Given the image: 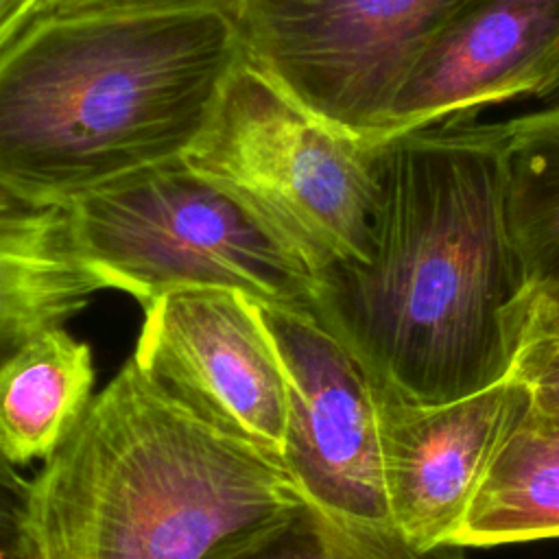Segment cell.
<instances>
[{"label": "cell", "mask_w": 559, "mask_h": 559, "mask_svg": "<svg viewBox=\"0 0 559 559\" xmlns=\"http://www.w3.org/2000/svg\"><path fill=\"white\" fill-rule=\"evenodd\" d=\"M304 504L277 456L129 356L31 478L24 533L28 559H236Z\"/></svg>", "instance_id": "obj_3"}, {"label": "cell", "mask_w": 559, "mask_h": 559, "mask_svg": "<svg viewBox=\"0 0 559 559\" xmlns=\"http://www.w3.org/2000/svg\"><path fill=\"white\" fill-rule=\"evenodd\" d=\"M238 2L240 0H55L48 13H107L159 9H225L234 13Z\"/></svg>", "instance_id": "obj_18"}, {"label": "cell", "mask_w": 559, "mask_h": 559, "mask_svg": "<svg viewBox=\"0 0 559 559\" xmlns=\"http://www.w3.org/2000/svg\"><path fill=\"white\" fill-rule=\"evenodd\" d=\"M369 247L319 273L310 312L371 384L445 404L511 373V306L526 286L500 144L472 129L380 142Z\"/></svg>", "instance_id": "obj_1"}, {"label": "cell", "mask_w": 559, "mask_h": 559, "mask_svg": "<svg viewBox=\"0 0 559 559\" xmlns=\"http://www.w3.org/2000/svg\"><path fill=\"white\" fill-rule=\"evenodd\" d=\"M476 0H240L242 59L317 118L384 140L421 48Z\"/></svg>", "instance_id": "obj_6"}, {"label": "cell", "mask_w": 559, "mask_h": 559, "mask_svg": "<svg viewBox=\"0 0 559 559\" xmlns=\"http://www.w3.org/2000/svg\"><path fill=\"white\" fill-rule=\"evenodd\" d=\"M511 378L528 386L533 408L559 415V284L528 282L511 306Z\"/></svg>", "instance_id": "obj_16"}, {"label": "cell", "mask_w": 559, "mask_h": 559, "mask_svg": "<svg viewBox=\"0 0 559 559\" xmlns=\"http://www.w3.org/2000/svg\"><path fill=\"white\" fill-rule=\"evenodd\" d=\"M371 386L395 531L419 548L454 544L498 448L533 404L528 386L509 376L445 404Z\"/></svg>", "instance_id": "obj_9"}, {"label": "cell", "mask_w": 559, "mask_h": 559, "mask_svg": "<svg viewBox=\"0 0 559 559\" xmlns=\"http://www.w3.org/2000/svg\"><path fill=\"white\" fill-rule=\"evenodd\" d=\"M68 210L87 269L142 308L175 290H229L310 310L314 273L186 162L100 188Z\"/></svg>", "instance_id": "obj_5"}, {"label": "cell", "mask_w": 559, "mask_h": 559, "mask_svg": "<svg viewBox=\"0 0 559 559\" xmlns=\"http://www.w3.org/2000/svg\"><path fill=\"white\" fill-rule=\"evenodd\" d=\"M240 59L225 9L41 15L0 52V186L70 207L183 162Z\"/></svg>", "instance_id": "obj_2"}, {"label": "cell", "mask_w": 559, "mask_h": 559, "mask_svg": "<svg viewBox=\"0 0 559 559\" xmlns=\"http://www.w3.org/2000/svg\"><path fill=\"white\" fill-rule=\"evenodd\" d=\"M445 129H472L498 140L507 225L526 284H559V109L491 127Z\"/></svg>", "instance_id": "obj_14"}, {"label": "cell", "mask_w": 559, "mask_h": 559, "mask_svg": "<svg viewBox=\"0 0 559 559\" xmlns=\"http://www.w3.org/2000/svg\"><path fill=\"white\" fill-rule=\"evenodd\" d=\"M0 559H11L9 555H4V552H0Z\"/></svg>", "instance_id": "obj_20"}, {"label": "cell", "mask_w": 559, "mask_h": 559, "mask_svg": "<svg viewBox=\"0 0 559 559\" xmlns=\"http://www.w3.org/2000/svg\"><path fill=\"white\" fill-rule=\"evenodd\" d=\"M31 480L0 456V552L11 559H28L26 509Z\"/></svg>", "instance_id": "obj_17"}, {"label": "cell", "mask_w": 559, "mask_h": 559, "mask_svg": "<svg viewBox=\"0 0 559 559\" xmlns=\"http://www.w3.org/2000/svg\"><path fill=\"white\" fill-rule=\"evenodd\" d=\"M142 312L135 362L201 417L282 461L288 386L253 301L175 290Z\"/></svg>", "instance_id": "obj_8"}, {"label": "cell", "mask_w": 559, "mask_h": 559, "mask_svg": "<svg viewBox=\"0 0 559 559\" xmlns=\"http://www.w3.org/2000/svg\"><path fill=\"white\" fill-rule=\"evenodd\" d=\"M0 2H2V0H0Z\"/></svg>", "instance_id": "obj_21"}, {"label": "cell", "mask_w": 559, "mask_h": 559, "mask_svg": "<svg viewBox=\"0 0 559 559\" xmlns=\"http://www.w3.org/2000/svg\"><path fill=\"white\" fill-rule=\"evenodd\" d=\"M94 358L63 325L46 328L0 360V456L48 461L94 395Z\"/></svg>", "instance_id": "obj_12"}, {"label": "cell", "mask_w": 559, "mask_h": 559, "mask_svg": "<svg viewBox=\"0 0 559 559\" xmlns=\"http://www.w3.org/2000/svg\"><path fill=\"white\" fill-rule=\"evenodd\" d=\"M380 142L317 118L240 59L183 162L319 277L367 253Z\"/></svg>", "instance_id": "obj_4"}, {"label": "cell", "mask_w": 559, "mask_h": 559, "mask_svg": "<svg viewBox=\"0 0 559 559\" xmlns=\"http://www.w3.org/2000/svg\"><path fill=\"white\" fill-rule=\"evenodd\" d=\"M55 0H2L0 2V52L20 37L35 20L50 11Z\"/></svg>", "instance_id": "obj_19"}, {"label": "cell", "mask_w": 559, "mask_h": 559, "mask_svg": "<svg viewBox=\"0 0 559 559\" xmlns=\"http://www.w3.org/2000/svg\"><path fill=\"white\" fill-rule=\"evenodd\" d=\"M550 537H559V415L531 404L498 448L454 544L485 548Z\"/></svg>", "instance_id": "obj_13"}, {"label": "cell", "mask_w": 559, "mask_h": 559, "mask_svg": "<svg viewBox=\"0 0 559 559\" xmlns=\"http://www.w3.org/2000/svg\"><path fill=\"white\" fill-rule=\"evenodd\" d=\"M288 386L282 465L304 500L338 524L395 531L371 380L310 310L251 299Z\"/></svg>", "instance_id": "obj_7"}, {"label": "cell", "mask_w": 559, "mask_h": 559, "mask_svg": "<svg viewBox=\"0 0 559 559\" xmlns=\"http://www.w3.org/2000/svg\"><path fill=\"white\" fill-rule=\"evenodd\" d=\"M557 61L559 0H476L411 63L384 140L500 116L531 96Z\"/></svg>", "instance_id": "obj_10"}, {"label": "cell", "mask_w": 559, "mask_h": 559, "mask_svg": "<svg viewBox=\"0 0 559 559\" xmlns=\"http://www.w3.org/2000/svg\"><path fill=\"white\" fill-rule=\"evenodd\" d=\"M103 282L83 262L70 210L0 186V360L79 314Z\"/></svg>", "instance_id": "obj_11"}, {"label": "cell", "mask_w": 559, "mask_h": 559, "mask_svg": "<svg viewBox=\"0 0 559 559\" xmlns=\"http://www.w3.org/2000/svg\"><path fill=\"white\" fill-rule=\"evenodd\" d=\"M236 559H465V548H419L397 531L349 528L306 502L284 526Z\"/></svg>", "instance_id": "obj_15"}]
</instances>
